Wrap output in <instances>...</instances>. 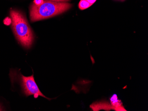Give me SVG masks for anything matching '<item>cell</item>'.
I'll return each mask as SVG.
<instances>
[{"instance_id":"6da1fadb","label":"cell","mask_w":148,"mask_h":111,"mask_svg":"<svg viewBox=\"0 0 148 111\" xmlns=\"http://www.w3.org/2000/svg\"><path fill=\"white\" fill-rule=\"evenodd\" d=\"M72 5L67 2H58L45 1L41 5L32 4L30 8V17L32 22L48 19L62 14L69 10Z\"/></svg>"},{"instance_id":"7a4b0ae2","label":"cell","mask_w":148,"mask_h":111,"mask_svg":"<svg viewBox=\"0 0 148 111\" xmlns=\"http://www.w3.org/2000/svg\"><path fill=\"white\" fill-rule=\"evenodd\" d=\"M10 14L12 27L16 37L23 47L29 48L33 43L34 36L25 16L16 10H11Z\"/></svg>"},{"instance_id":"3957f363","label":"cell","mask_w":148,"mask_h":111,"mask_svg":"<svg viewBox=\"0 0 148 111\" xmlns=\"http://www.w3.org/2000/svg\"><path fill=\"white\" fill-rule=\"evenodd\" d=\"M21 80L24 93L27 96L34 95L35 98L41 96L49 100L50 99L45 97L40 91L35 81L33 75L29 77H25L21 75Z\"/></svg>"},{"instance_id":"277c9868","label":"cell","mask_w":148,"mask_h":111,"mask_svg":"<svg viewBox=\"0 0 148 111\" xmlns=\"http://www.w3.org/2000/svg\"><path fill=\"white\" fill-rule=\"evenodd\" d=\"M91 5L86 0H81L79 3V7L80 10H84L89 8Z\"/></svg>"},{"instance_id":"5b68a950","label":"cell","mask_w":148,"mask_h":111,"mask_svg":"<svg viewBox=\"0 0 148 111\" xmlns=\"http://www.w3.org/2000/svg\"><path fill=\"white\" fill-rule=\"evenodd\" d=\"M4 23L6 25H10L12 23L11 18H9V17H6L5 19L4 20Z\"/></svg>"},{"instance_id":"8992f818","label":"cell","mask_w":148,"mask_h":111,"mask_svg":"<svg viewBox=\"0 0 148 111\" xmlns=\"http://www.w3.org/2000/svg\"><path fill=\"white\" fill-rule=\"evenodd\" d=\"M44 0H34V3L37 5H41L44 2Z\"/></svg>"},{"instance_id":"52a82bcc","label":"cell","mask_w":148,"mask_h":111,"mask_svg":"<svg viewBox=\"0 0 148 111\" xmlns=\"http://www.w3.org/2000/svg\"><path fill=\"white\" fill-rule=\"evenodd\" d=\"M45 1H49L58 2H66L70 1V0H45Z\"/></svg>"},{"instance_id":"ba28073f","label":"cell","mask_w":148,"mask_h":111,"mask_svg":"<svg viewBox=\"0 0 148 111\" xmlns=\"http://www.w3.org/2000/svg\"><path fill=\"white\" fill-rule=\"evenodd\" d=\"M90 4H91V5L94 4V3H95V1H97V0H86Z\"/></svg>"},{"instance_id":"9c48e42d","label":"cell","mask_w":148,"mask_h":111,"mask_svg":"<svg viewBox=\"0 0 148 111\" xmlns=\"http://www.w3.org/2000/svg\"><path fill=\"white\" fill-rule=\"evenodd\" d=\"M117 1H124L125 0H117Z\"/></svg>"},{"instance_id":"30bf717a","label":"cell","mask_w":148,"mask_h":111,"mask_svg":"<svg viewBox=\"0 0 148 111\" xmlns=\"http://www.w3.org/2000/svg\"><path fill=\"white\" fill-rule=\"evenodd\" d=\"M1 110H2V109L1 108V106H0V111H1Z\"/></svg>"}]
</instances>
